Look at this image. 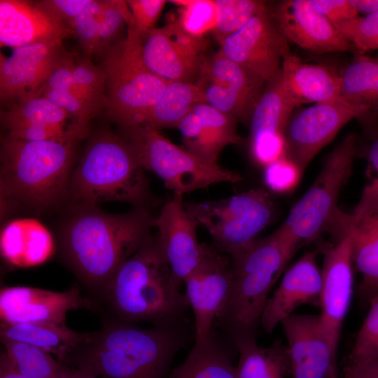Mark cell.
<instances>
[{"label": "cell", "instance_id": "obj_24", "mask_svg": "<svg viewBox=\"0 0 378 378\" xmlns=\"http://www.w3.org/2000/svg\"><path fill=\"white\" fill-rule=\"evenodd\" d=\"M237 120L203 102L195 105L180 121L179 130L185 148L197 157L218 164L227 146L238 144Z\"/></svg>", "mask_w": 378, "mask_h": 378}, {"label": "cell", "instance_id": "obj_38", "mask_svg": "<svg viewBox=\"0 0 378 378\" xmlns=\"http://www.w3.org/2000/svg\"><path fill=\"white\" fill-rule=\"evenodd\" d=\"M73 75L76 85L89 102L99 111L107 108L106 74L101 65L94 64L85 55L74 53Z\"/></svg>", "mask_w": 378, "mask_h": 378}, {"label": "cell", "instance_id": "obj_41", "mask_svg": "<svg viewBox=\"0 0 378 378\" xmlns=\"http://www.w3.org/2000/svg\"><path fill=\"white\" fill-rule=\"evenodd\" d=\"M334 26L353 45L356 55L378 49V11Z\"/></svg>", "mask_w": 378, "mask_h": 378}, {"label": "cell", "instance_id": "obj_22", "mask_svg": "<svg viewBox=\"0 0 378 378\" xmlns=\"http://www.w3.org/2000/svg\"><path fill=\"white\" fill-rule=\"evenodd\" d=\"M316 251H307L284 274L262 310L260 324L265 332L293 314L300 305L320 307L322 274L317 266Z\"/></svg>", "mask_w": 378, "mask_h": 378}, {"label": "cell", "instance_id": "obj_4", "mask_svg": "<svg viewBox=\"0 0 378 378\" xmlns=\"http://www.w3.org/2000/svg\"><path fill=\"white\" fill-rule=\"evenodd\" d=\"M157 238L150 237L116 271L102 296L114 318L155 326L183 321L190 307Z\"/></svg>", "mask_w": 378, "mask_h": 378}, {"label": "cell", "instance_id": "obj_16", "mask_svg": "<svg viewBox=\"0 0 378 378\" xmlns=\"http://www.w3.org/2000/svg\"><path fill=\"white\" fill-rule=\"evenodd\" d=\"M288 48L267 7L228 36L219 50L227 58L254 71L267 83L281 71L283 55Z\"/></svg>", "mask_w": 378, "mask_h": 378}, {"label": "cell", "instance_id": "obj_17", "mask_svg": "<svg viewBox=\"0 0 378 378\" xmlns=\"http://www.w3.org/2000/svg\"><path fill=\"white\" fill-rule=\"evenodd\" d=\"M70 52L62 41L27 45L0 55V97L15 102L36 94L56 66Z\"/></svg>", "mask_w": 378, "mask_h": 378}, {"label": "cell", "instance_id": "obj_10", "mask_svg": "<svg viewBox=\"0 0 378 378\" xmlns=\"http://www.w3.org/2000/svg\"><path fill=\"white\" fill-rule=\"evenodd\" d=\"M184 206L207 230L218 249L230 256L256 239L275 210L267 192L260 188L216 200L186 202Z\"/></svg>", "mask_w": 378, "mask_h": 378}, {"label": "cell", "instance_id": "obj_46", "mask_svg": "<svg viewBox=\"0 0 378 378\" xmlns=\"http://www.w3.org/2000/svg\"><path fill=\"white\" fill-rule=\"evenodd\" d=\"M302 175L298 167L285 156L265 167L264 181L271 190L286 192L296 186Z\"/></svg>", "mask_w": 378, "mask_h": 378}, {"label": "cell", "instance_id": "obj_23", "mask_svg": "<svg viewBox=\"0 0 378 378\" xmlns=\"http://www.w3.org/2000/svg\"><path fill=\"white\" fill-rule=\"evenodd\" d=\"M73 35L69 27L36 3L24 0L0 1L1 47L62 41Z\"/></svg>", "mask_w": 378, "mask_h": 378}, {"label": "cell", "instance_id": "obj_51", "mask_svg": "<svg viewBox=\"0 0 378 378\" xmlns=\"http://www.w3.org/2000/svg\"><path fill=\"white\" fill-rule=\"evenodd\" d=\"M343 378H378V356L368 358L347 356L342 366Z\"/></svg>", "mask_w": 378, "mask_h": 378}, {"label": "cell", "instance_id": "obj_19", "mask_svg": "<svg viewBox=\"0 0 378 378\" xmlns=\"http://www.w3.org/2000/svg\"><path fill=\"white\" fill-rule=\"evenodd\" d=\"M291 378H337V357L318 315L293 314L284 319Z\"/></svg>", "mask_w": 378, "mask_h": 378}, {"label": "cell", "instance_id": "obj_6", "mask_svg": "<svg viewBox=\"0 0 378 378\" xmlns=\"http://www.w3.org/2000/svg\"><path fill=\"white\" fill-rule=\"evenodd\" d=\"M68 194L79 206L107 201L142 203L148 184L127 139L106 131L94 136L72 172Z\"/></svg>", "mask_w": 378, "mask_h": 378}, {"label": "cell", "instance_id": "obj_49", "mask_svg": "<svg viewBox=\"0 0 378 378\" xmlns=\"http://www.w3.org/2000/svg\"><path fill=\"white\" fill-rule=\"evenodd\" d=\"M90 0H43L37 4L59 21L68 23L80 14Z\"/></svg>", "mask_w": 378, "mask_h": 378}, {"label": "cell", "instance_id": "obj_5", "mask_svg": "<svg viewBox=\"0 0 378 378\" xmlns=\"http://www.w3.org/2000/svg\"><path fill=\"white\" fill-rule=\"evenodd\" d=\"M298 248L278 228L230 256V292L216 321L231 340L256 336L270 293Z\"/></svg>", "mask_w": 378, "mask_h": 378}, {"label": "cell", "instance_id": "obj_43", "mask_svg": "<svg viewBox=\"0 0 378 378\" xmlns=\"http://www.w3.org/2000/svg\"><path fill=\"white\" fill-rule=\"evenodd\" d=\"M132 15V23L127 27V38L141 43L155 24L162 13L165 0H129L127 1Z\"/></svg>", "mask_w": 378, "mask_h": 378}, {"label": "cell", "instance_id": "obj_31", "mask_svg": "<svg viewBox=\"0 0 378 378\" xmlns=\"http://www.w3.org/2000/svg\"><path fill=\"white\" fill-rule=\"evenodd\" d=\"M1 340L27 343L38 347L64 363L67 355L83 339L80 333L66 324L53 323H1Z\"/></svg>", "mask_w": 378, "mask_h": 378}, {"label": "cell", "instance_id": "obj_26", "mask_svg": "<svg viewBox=\"0 0 378 378\" xmlns=\"http://www.w3.org/2000/svg\"><path fill=\"white\" fill-rule=\"evenodd\" d=\"M1 255L9 265L31 267L48 261L55 251V242L48 229L33 218L14 219L2 228Z\"/></svg>", "mask_w": 378, "mask_h": 378}, {"label": "cell", "instance_id": "obj_13", "mask_svg": "<svg viewBox=\"0 0 378 378\" xmlns=\"http://www.w3.org/2000/svg\"><path fill=\"white\" fill-rule=\"evenodd\" d=\"M209 41L187 32L178 22L152 29L140 44L147 69L167 81L195 83L207 58Z\"/></svg>", "mask_w": 378, "mask_h": 378}, {"label": "cell", "instance_id": "obj_34", "mask_svg": "<svg viewBox=\"0 0 378 378\" xmlns=\"http://www.w3.org/2000/svg\"><path fill=\"white\" fill-rule=\"evenodd\" d=\"M4 353L13 369L28 378H66L70 367L33 345L1 340Z\"/></svg>", "mask_w": 378, "mask_h": 378}, {"label": "cell", "instance_id": "obj_48", "mask_svg": "<svg viewBox=\"0 0 378 378\" xmlns=\"http://www.w3.org/2000/svg\"><path fill=\"white\" fill-rule=\"evenodd\" d=\"M73 55L74 53L70 52L56 66L41 90L53 89L66 91L88 102L74 82L73 75Z\"/></svg>", "mask_w": 378, "mask_h": 378}, {"label": "cell", "instance_id": "obj_3", "mask_svg": "<svg viewBox=\"0 0 378 378\" xmlns=\"http://www.w3.org/2000/svg\"><path fill=\"white\" fill-rule=\"evenodd\" d=\"M76 143L2 138L1 216L17 208L41 213L68 194Z\"/></svg>", "mask_w": 378, "mask_h": 378}, {"label": "cell", "instance_id": "obj_20", "mask_svg": "<svg viewBox=\"0 0 378 378\" xmlns=\"http://www.w3.org/2000/svg\"><path fill=\"white\" fill-rule=\"evenodd\" d=\"M90 305V301L76 287L55 292L28 286H5L0 291V318L6 324H66L69 310Z\"/></svg>", "mask_w": 378, "mask_h": 378}, {"label": "cell", "instance_id": "obj_47", "mask_svg": "<svg viewBox=\"0 0 378 378\" xmlns=\"http://www.w3.org/2000/svg\"><path fill=\"white\" fill-rule=\"evenodd\" d=\"M368 166L374 174L370 183L363 189L353 215L360 216L378 207V137L368 152Z\"/></svg>", "mask_w": 378, "mask_h": 378}, {"label": "cell", "instance_id": "obj_33", "mask_svg": "<svg viewBox=\"0 0 378 378\" xmlns=\"http://www.w3.org/2000/svg\"><path fill=\"white\" fill-rule=\"evenodd\" d=\"M168 378H238L228 350L213 333L207 340L195 343L183 363Z\"/></svg>", "mask_w": 378, "mask_h": 378}, {"label": "cell", "instance_id": "obj_44", "mask_svg": "<svg viewBox=\"0 0 378 378\" xmlns=\"http://www.w3.org/2000/svg\"><path fill=\"white\" fill-rule=\"evenodd\" d=\"M36 94L43 96L64 111L75 122L88 127L89 121L99 111L86 100L69 92L42 89Z\"/></svg>", "mask_w": 378, "mask_h": 378}, {"label": "cell", "instance_id": "obj_37", "mask_svg": "<svg viewBox=\"0 0 378 378\" xmlns=\"http://www.w3.org/2000/svg\"><path fill=\"white\" fill-rule=\"evenodd\" d=\"M3 125L8 130L6 136L24 141H77L88 132V127L76 123L55 125L12 122Z\"/></svg>", "mask_w": 378, "mask_h": 378}, {"label": "cell", "instance_id": "obj_52", "mask_svg": "<svg viewBox=\"0 0 378 378\" xmlns=\"http://www.w3.org/2000/svg\"><path fill=\"white\" fill-rule=\"evenodd\" d=\"M0 378H28L16 372L10 364L4 352L0 356Z\"/></svg>", "mask_w": 378, "mask_h": 378}, {"label": "cell", "instance_id": "obj_14", "mask_svg": "<svg viewBox=\"0 0 378 378\" xmlns=\"http://www.w3.org/2000/svg\"><path fill=\"white\" fill-rule=\"evenodd\" d=\"M335 241L322 246L323 264L319 314L321 326L337 357L340 332L354 286L351 237L344 224L332 232Z\"/></svg>", "mask_w": 378, "mask_h": 378}, {"label": "cell", "instance_id": "obj_9", "mask_svg": "<svg viewBox=\"0 0 378 378\" xmlns=\"http://www.w3.org/2000/svg\"><path fill=\"white\" fill-rule=\"evenodd\" d=\"M126 132L141 166L155 174L174 194L183 195L216 183H234L241 178L238 174L176 145L160 130L137 127Z\"/></svg>", "mask_w": 378, "mask_h": 378}, {"label": "cell", "instance_id": "obj_35", "mask_svg": "<svg viewBox=\"0 0 378 378\" xmlns=\"http://www.w3.org/2000/svg\"><path fill=\"white\" fill-rule=\"evenodd\" d=\"M1 120L2 124L12 122L55 125L79 124L48 99L38 94L12 102L7 110L1 111Z\"/></svg>", "mask_w": 378, "mask_h": 378}, {"label": "cell", "instance_id": "obj_30", "mask_svg": "<svg viewBox=\"0 0 378 378\" xmlns=\"http://www.w3.org/2000/svg\"><path fill=\"white\" fill-rule=\"evenodd\" d=\"M232 341L239 353L238 378H286L290 374L288 348L281 340L268 347L258 346L256 336H239Z\"/></svg>", "mask_w": 378, "mask_h": 378}, {"label": "cell", "instance_id": "obj_29", "mask_svg": "<svg viewBox=\"0 0 378 378\" xmlns=\"http://www.w3.org/2000/svg\"><path fill=\"white\" fill-rule=\"evenodd\" d=\"M295 108L286 93L281 71L266 83L251 117V144L284 139L287 123Z\"/></svg>", "mask_w": 378, "mask_h": 378}, {"label": "cell", "instance_id": "obj_32", "mask_svg": "<svg viewBox=\"0 0 378 378\" xmlns=\"http://www.w3.org/2000/svg\"><path fill=\"white\" fill-rule=\"evenodd\" d=\"M203 102H205L203 94L194 83L167 81L160 97L138 127L157 130L177 127L180 121L195 105Z\"/></svg>", "mask_w": 378, "mask_h": 378}, {"label": "cell", "instance_id": "obj_28", "mask_svg": "<svg viewBox=\"0 0 378 378\" xmlns=\"http://www.w3.org/2000/svg\"><path fill=\"white\" fill-rule=\"evenodd\" d=\"M340 95L348 103L369 110L364 130L378 137V58L356 55L338 75Z\"/></svg>", "mask_w": 378, "mask_h": 378}, {"label": "cell", "instance_id": "obj_25", "mask_svg": "<svg viewBox=\"0 0 378 378\" xmlns=\"http://www.w3.org/2000/svg\"><path fill=\"white\" fill-rule=\"evenodd\" d=\"M281 74L283 88L295 107L341 98L338 75L325 66L303 62L289 48L283 55Z\"/></svg>", "mask_w": 378, "mask_h": 378}, {"label": "cell", "instance_id": "obj_39", "mask_svg": "<svg viewBox=\"0 0 378 378\" xmlns=\"http://www.w3.org/2000/svg\"><path fill=\"white\" fill-rule=\"evenodd\" d=\"M132 23V15L127 1H102L99 15V43L97 55L102 56L113 43L124 24Z\"/></svg>", "mask_w": 378, "mask_h": 378}, {"label": "cell", "instance_id": "obj_50", "mask_svg": "<svg viewBox=\"0 0 378 378\" xmlns=\"http://www.w3.org/2000/svg\"><path fill=\"white\" fill-rule=\"evenodd\" d=\"M310 2L333 25L359 16L351 0H310Z\"/></svg>", "mask_w": 378, "mask_h": 378}, {"label": "cell", "instance_id": "obj_8", "mask_svg": "<svg viewBox=\"0 0 378 378\" xmlns=\"http://www.w3.org/2000/svg\"><path fill=\"white\" fill-rule=\"evenodd\" d=\"M357 137L348 134L328 156L318 176L279 227L300 246L328 231L340 210L337 204L357 154Z\"/></svg>", "mask_w": 378, "mask_h": 378}, {"label": "cell", "instance_id": "obj_54", "mask_svg": "<svg viewBox=\"0 0 378 378\" xmlns=\"http://www.w3.org/2000/svg\"><path fill=\"white\" fill-rule=\"evenodd\" d=\"M66 378H82V370L70 367Z\"/></svg>", "mask_w": 378, "mask_h": 378}, {"label": "cell", "instance_id": "obj_15", "mask_svg": "<svg viewBox=\"0 0 378 378\" xmlns=\"http://www.w3.org/2000/svg\"><path fill=\"white\" fill-rule=\"evenodd\" d=\"M186 296L194 317L195 343L207 340L226 305L232 284L231 261L209 246L197 267L185 279Z\"/></svg>", "mask_w": 378, "mask_h": 378}, {"label": "cell", "instance_id": "obj_18", "mask_svg": "<svg viewBox=\"0 0 378 378\" xmlns=\"http://www.w3.org/2000/svg\"><path fill=\"white\" fill-rule=\"evenodd\" d=\"M287 41L314 54L353 52V45L310 0H286L269 9Z\"/></svg>", "mask_w": 378, "mask_h": 378}, {"label": "cell", "instance_id": "obj_1", "mask_svg": "<svg viewBox=\"0 0 378 378\" xmlns=\"http://www.w3.org/2000/svg\"><path fill=\"white\" fill-rule=\"evenodd\" d=\"M183 321L141 328L114 318L84 332L64 360L104 378H163L186 342Z\"/></svg>", "mask_w": 378, "mask_h": 378}, {"label": "cell", "instance_id": "obj_2", "mask_svg": "<svg viewBox=\"0 0 378 378\" xmlns=\"http://www.w3.org/2000/svg\"><path fill=\"white\" fill-rule=\"evenodd\" d=\"M153 219L141 207L111 214L79 206L63 230L64 252L81 280L102 296L118 269L151 237Z\"/></svg>", "mask_w": 378, "mask_h": 378}, {"label": "cell", "instance_id": "obj_21", "mask_svg": "<svg viewBox=\"0 0 378 378\" xmlns=\"http://www.w3.org/2000/svg\"><path fill=\"white\" fill-rule=\"evenodd\" d=\"M183 196L174 194L153 219L161 251L174 276L181 284L199 264L206 246L197 241L196 230L199 224L186 211Z\"/></svg>", "mask_w": 378, "mask_h": 378}, {"label": "cell", "instance_id": "obj_36", "mask_svg": "<svg viewBox=\"0 0 378 378\" xmlns=\"http://www.w3.org/2000/svg\"><path fill=\"white\" fill-rule=\"evenodd\" d=\"M218 20L211 33L220 46L254 15L267 8L264 1L215 0Z\"/></svg>", "mask_w": 378, "mask_h": 378}, {"label": "cell", "instance_id": "obj_11", "mask_svg": "<svg viewBox=\"0 0 378 378\" xmlns=\"http://www.w3.org/2000/svg\"><path fill=\"white\" fill-rule=\"evenodd\" d=\"M367 107L351 104L342 98L314 104L291 115L284 131L285 156L302 174L315 155L354 118L363 127Z\"/></svg>", "mask_w": 378, "mask_h": 378}, {"label": "cell", "instance_id": "obj_7", "mask_svg": "<svg viewBox=\"0 0 378 378\" xmlns=\"http://www.w3.org/2000/svg\"><path fill=\"white\" fill-rule=\"evenodd\" d=\"M101 57L109 116L126 131L138 127L167 81L147 69L141 57L140 43L127 37Z\"/></svg>", "mask_w": 378, "mask_h": 378}, {"label": "cell", "instance_id": "obj_42", "mask_svg": "<svg viewBox=\"0 0 378 378\" xmlns=\"http://www.w3.org/2000/svg\"><path fill=\"white\" fill-rule=\"evenodd\" d=\"M102 1L90 0L85 9L68 23L73 35L78 40L85 56L97 54L99 15Z\"/></svg>", "mask_w": 378, "mask_h": 378}, {"label": "cell", "instance_id": "obj_27", "mask_svg": "<svg viewBox=\"0 0 378 378\" xmlns=\"http://www.w3.org/2000/svg\"><path fill=\"white\" fill-rule=\"evenodd\" d=\"M351 237L352 261L362 275L358 293L368 302L378 296V207L360 216L342 215Z\"/></svg>", "mask_w": 378, "mask_h": 378}, {"label": "cell", "instance_id": "obj_40", "mask_svg": "<svg viewBox=\"0 0 378 378\" xmlns=\"http://www.w3.org/2000/svg\"><path fill=\"white\" fill-rule=\"evenodd\" d=\"M181 6L177 20L188 33L200 37L212 31L218 20V10L215 0L170 1Z\"/></svg>", "mask_w": 378, "mask_h": 378}, {"label": "cell", "instance_id": "obj_12", "mask_svg": "<svg viewBox=\"0 0 378 378\" xmlns=\"http://www.w3.org/2000/svg\"><path fill=\"white\" fill-rule=\"evenodd\" d=\"M195 84L206 104L249 125L266 82L218 50L206 59Z\"/></svg>", "mask_w": 378, "mask_h": 378}, {"label": "cell", "instance_id": "obj_53", "mask_svg": "<svg viewBox=\"0 0 378 378\" xmlns=\"http://www.w3.org/2000/svg\"><path fill=\"white\" fill-rule=\"evenodd\" d=\"M358 12L366 15L378 11V0H351Z\"/></svg>", "mask_w": 378, "mask_h": 378}, {"label": "cell", "instance_id": "obj_45", "mask_svg": "<svg viewBox=\"0 0 378 378\" xmlns=\"http://www.w3.org/2000/svg\"><path fill=\"white\" fill-rule=\"evenodd\" d=\"M370 309L356 336L349 356L368 358L378 356V296L369 302Z\"/></svg>", "mask_w": 378, "mask_h": 378}]
</instances>
